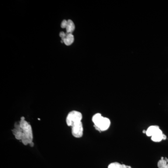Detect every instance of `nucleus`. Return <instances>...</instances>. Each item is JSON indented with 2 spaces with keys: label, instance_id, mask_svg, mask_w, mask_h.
<instances>
[{
  "label": "nucleus",
  "instance_id": "f257e3e1",
  "mask_svg": "<svg viewBox=\"0 0 168 168\" xmlns=\"http://www.w3.org/2000/svg\"><path fill=\"white\" fill-rule=\"evenodd\" d=\"M13 135L17 140H20L24 145L33 142V135L31 125L25 121L24 117L21 118L18 123H15L12 130Z\"/></svg>",
  "mask_w": 168,
  "mask_h": 168
},
{
  "label": "nucleus",
  "instance_id": "f03ea898",
  "mask_svg": "<svg viewBox=\"0 0 168 168\" xmlns=\"http://www.w3.org/2000/svg\"><path fill=\"white\" fill-rule=\"evenodd\" d=\"M92 121L95 129L100 132L106 131L111 125L110 119L103 117L100 113L96 114L93 116Z\"/></svg>",
  "mask_w": 168,
  "mask_h": 168
},
{
  "label": "nucleus",
  "instance_id": "7ed1b4c3",
  "mask_svg": "<svg viewBox=\"0 0 168 168\" xmlns=\"http://www.w3.org/2000/svg\"><path fill=\"white\" fill-rule=\"evenodd\" d=\"M82 119V114L80 112L77 111H72L68 114L66 117V123L68 126L71 127L73 123L81 121Z\"/></svg>",
  "mask_w": 168,
  "mask_h": 168
},
{
  "label": "nucleus",
  "instance_id": "20e7f679",
  "mask_svg": "<svg viewBox=\"0 0 168 168\" xmlns=\"http://www.w3.org/2000/svg\"><path fill=\"white\" fill-rule=\"evenodd\" d=\"M71 127L72 133L74 137L80 138L83 136V126L81 121L73 123Z\"/></svg>",
  "mask_w": 168,
  "mask_h": 168
},
{
  "label": "nucleus",
  "instance_id": "39448f33",
  "mask_svg": "<svg viewBox=\"0 0 168 168\" xmlns=\"http://www.w3.org/2000/svg\"><path fill=\"white\" fill-rule=\"evenodd\" d=\"M164 134L161 129H159L156 133L151 137L152 141L155 142H159L163 140V135Z\"/></svg>",
  "mask_w": 168,
  "mask_h": 168
},
{
  "label": "nucleus",
  "instance_id": "423d86ee",
  "mask_svg": "<svg viewBox=\"0 0 168 168\" xmlns=\"http://www.w3.org/2000/svg\"><path fill=\"white\" fill-rule=\"evenodd\" d=\"M160 129V128L158 126L153 125V126H149V127L146 130L145 134L148 137H151Z\"/></svg>",
  "mask_w": 168,
  "mask_h": 168
},
{
  "label": "nucleus",
  "instance_id": "0eeeda50",
  "mask_svg": "<svg viewBox=\"0 0 168 168\" xmlns=\"http://www.w3.org/2000/svg\"><path fill=\"white\" fill-rule=\"evenodd\" d=\"M74 38L73 35L72 33H68L66 32V36L63 40L64 43L67 46L71 45L74 42Z\"/></svg>",
  "mask_w": 168,
  "mask_h": 168
},
{
  "label": "nucleus",
  "instance_id": "6e6552de",
  "mask_svg": "<svg viewBox=\"0 0 168 168\" xmlns=\"http://www.w3.org/2000/svg\"><path fill=\"white\" fill-rule=\"evenodd\" d=\"M75 25L72 21L71 20H68L67 21V25L66 27V32L72 34L75 30Z\"/></svg>",
  "mask_w": 168,
  "mask_h": 168
},
{
  "label": "nucleus",
  "instance_id": "1a4fd4ad",
  "mask_svg": "<svg viewBox=\"0 0 168 168\" xmlns=\"http://www.w3.org/2000/svg\"><path fill=\"white\" fill-rule=\"evenodd\" d=\"M129 166L124 164H121L117 162L112 163H110L108 166V168H128Z\"/></svg>",
  "mask_w": 168,
  "mask_h": 168
},
{
  "label": "nucleus",
  "instance_id": "9d476101",
  "mask_svg": "<svg viewBox=\"0 0 168 168\" xmlns=\"http://www.w3.org/2000/svg\"><path fill=\"white\" fill-rule=\"evenodd\" d=\"M167 164H168V163L166 160L163 157H162L158 161V163H157V167L158 168H165L167 166Z\"/></svg>",
  "mask_w": 168,
  "mask_h": 168
},
{
  "label": "nucleus",
  "instance_id": "9b49d317",
  "mask_svg": "<svg viewBox=\"0 0 168 168\" xmlns=\"http://www.w3.org/2000/svg\"><path fill=\"white\" fill-rule=\"evenodd\" d=\"M67 25V21L66 20H64L61 23V28L64 29L66 28Z\"/></svg>",
  "mask_w": 168,
  "mask_h": 168
},
{
  "label": "nucleus",
  "instance_id": "f8f14e48",
  "mask_svg": "<svg viewBox=\"0 0 168 168\" xmlns=\"http://www.w3.org/2000/svg\"><path fill=\"white\" fill-rule=\"evenodd\" d=\"M59 36L61 37L62 41H63V40L65 39V36H66V33H65V32H63V31H62V32H60V34H59Z\"/></svg>",
  "mask_w": 168,
  "mask_h": 168
},
{
  "label": "nucleus",
  "instance_id": "ddd939ff",
  "mask_svg": "<svg viewBox=\"0 0 168 168\" xmlns=\"http://www.w3.org/2000/svg\"><path fill=\"white\" fill-rule=\"evenodd\" d=\"M29 145H30L31 147H33V146H34V143H33V142H31Z\"/></svg>",
  "mask_w": 168,
  "mask_h": 168
},
{
  "label": "nucleus",
  "instance_id": "4468645a",
  "mask_svg": "<svg viewBox=\"0 0 168 168\" xmlns=\"http://www.w3.org/2000/svg\"><path fill=\"white\" fill-rule=\"evenodd\" d=\"M128 168H131V167H130H130H128Z\"/></svg>",
  "mask_w": 168,
  "mask_h": 168
},
{
  "label": "nucleus",
  "instance_id": "2eb2a0df",
  "mask_svg": "<svg viewBox=\"0 0 168 168\" xmlns=\"http://www.w3.org/2000/svg\"><path fill=\"white\" fill-rule=\"evenodd\" d=\"M168 168V167H167V166H166V168Z\"/></svg>",
  "mask_w": 168,
  "mask_h": 168
},
{
  "label": "nucleus",
  "instance_id": "dca6fc26",
  "mask_svg": "<svg viewBox=\"0 0 168 168\" xmlns=\"http://www.w3.org/2000/svg\"><path fill=\"white\" fill-rule=\"evenodd\" d=\"M167 167H168V164H167Z\"/></svg>",
  "mask_w": 168,
  "mask_h": 168
}]
</instances>
